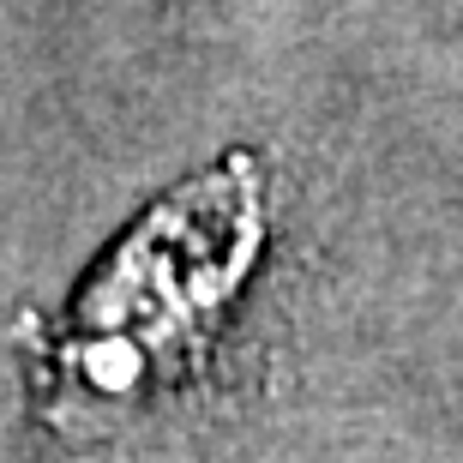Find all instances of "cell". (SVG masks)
<instances>
[{"instance_id":"obj_1","label":"cell","mask_w":463,"mask_h":463,"mask_svg":"<svg viewBox=\"0 0 463 463\" xmlns=\"http://www.w3.org/2000/svg\"><path fill=\"white\" fill-rule=\"evenodd\" d=\"M265 211L253 156L175 187L85 283L61 331V373L90 397H133L151 373H169L253 271Z\"/></svg>"}]
</instances>
